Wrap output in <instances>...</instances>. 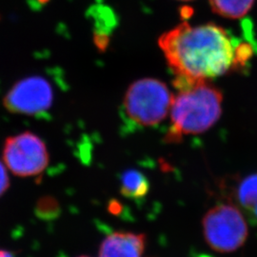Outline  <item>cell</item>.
Returning <instances> with one entry per match:
<instances>
[{"mask_svg":"<svg viewBox=\"0 0 257 257\" xmlns=\"http://www.w3.org/2000/svg\"><path fill=\"white\" fill-rule=\"evenodd\" d=\"M158 45L178 77L208 80L237 69L239 44L215 24L182 22L159 37Z\"/></svg>","mask_w":257,"mask_h":257,"instance_id":"6da1fadb","label":"cell"},{"mask_svg":"<svg viewBox=\"0 0 257 257\" xmlns=\"http://www.w3.org/2000/svg\"><path fill=\"white\" fill-rule=\"evenodd\" d=\"M179 91L171 107L172 127L166 138L176 142L183 136L201 134L213 126L222 111V93L208 80L175 77Z\"/></svg>","mask_w":257,"mask_h":257,"instance_id":"7a4b0ae2","label":"cell"},{"mask_svg":"<svg viewBox=\"0 0 257 257\" xmlns=\"http://www.w3.org/2000/svg\"><path fill=\"white\" fill-rule=\"evenodd\" d=\"M173 99L165 83L155 78H142L130 85L123 103L131 119L138 125L151 127L165 119Z\"/></svg>","mask_w":257,"mask_h":257,"instance_id":"3957f363","label":"cell"},{"mask_svg":"<svg viewBox=\"0 0 257 257\" xmlns=\"http://www.w3.org/2000/svg\"><path fill=\"white\" fill-rule=\"evenodd\" d=\"M202 226L206 243L216 252H233L248 239L246 218L233 203H221L212 207L204 215Z\"/></svg>","mask_w":257,"mask_h":257,"instance_id":"277c9868","label":"cell"},{"mask_svg":"<svg viewBox=\"0 0 257 257\" xmlns=\"http://www.w3.org/2000/svg\"><path fill=\"white\" fill-rule=\"evenodd\" d=\"M2 155L7 169L19 177L40 175L45 171L50 161L46 144L31 132L7 138Z\"/></svg>","mask_w":257,"mask_h":257,"instance_id":"5b68a950","label":"cell"},{"mask_svg":"<svg viewBox=\"0 0 257 257\" xmlns=\"http://www.w3.org/2000/svg\"><path fill=\"white\" fill-rule=\"evenodd\" d=\"M53 101L51 83L41 76H30L19 80L10 89L3 104L12 113L35 115L49 110Z\"/></svg>","mask_w":257,"mask_h":257,"instance_id":"8992f818","label":"cell"},{"mask_svg":"<svg viewBox=\"0 0 257 257\" xmlns=\"http://www.w3.org/2000/svg\"><path fill=\"white\" fill-rule=\"evenodd\" d=\"M146 236L127 231H115L103 240L99 257H142Z\"/></svg>","mask_w":257,"mask_h":257,"instance_id":"52a82bcc","label":"cell"},{"mask_svg":"<svg viewBox=\"0 0 257 257\" xmlns=\"http://www.w3.org/2000/svg\"><path fill=\"white\" fill-rule=\"evenodd\" d=\"M232 196L234 205L241 208L248 220L257 224V174L242 178L235 185Z\"/></svg>","mask_w":257,"mask_h":257,"instance_id":"ba28073f","label":"cell"},{"mask_svg":"<svg viewBox=\"0 0 257 257\" xmlns=\"http://www.w3.org/2000/svg\"><path fill=\"white\" fill-rule=\"evenodd\" d=\"M150 191L147 177L138 170H128L120 179V193L130 199H141Z\"/></svg>","mask_w":257,"mask_h":257,"instance_id":"9c48e42d","label":"cell"},{"mask_svg":"<svg viewBox=\"0 0 257 257\" xmlns=\"http://www.w3.org/2000/svg\"><path fill=\"white\" fill-rule=\"evenodd\" d=\"M211 9L223 18L236 19L245 17L255 0H209Z\"/></svg>","mask_w":257,"mask_h":257,"instance_id":"30bf717a","label":"cell"},{"mask_svg":"<svg viewBox=\"0 0 257 257\" xmlns=\"http://www.w3.org/2000/svg\"><path fill=\"white\" fill-rule=\"evenodd\" d=\"M59 204L53 197L45 196L37 202L36 214L42 220H54L59 216Z\"/></svg>","mask_w":257,"mask_h":257,"instance_id":"8fae6325","label":"cell"},{"mask_svg":"<svg viewBox=\"0 0 257 257\" xmlns=\"http://www.w3.org/2000/svg\"><path fill=\"white\" fill-rule=\"evenodd\" d=\"M7 167L0 160V197L7 192L10 187V178Z\"/></svg>","mask_w":257,"mask_h":257,"instance_id":"7c38bea8","label":"cell"},{"mask_svg":"<svg viewBox=\"0 0 257 257\" xmlns=\"http://www.w3.org/2000/svg\"><path fill=\"white\" fill-rule=\"evenodd\" d=\"M109 211L112 214H118L121 211V205L117 201H111L109 205Z\"/></svg>","mask_w":257,"mask_h":257,"instance_id":"4fadbf2b","label":"cell"},{"mask_svg":"<svg viewBox=\"0 0 257 257\" xmlns=\"http://www.w3.org/2000/svg\"><path fill=\"white\" fill-rule=\"evenodd\" d=\"M0 257H14L12 253H10L9 251L6 250H1L0 249Z\"/></svg>","mask_w":257,"mask_h":257,"instance_id":"5bb4252c","label":"cell"},{"mask_svg":"<svg viewBox=\"0 0 257 257\" xmlns=\"http://www.w3.org/2000/svg\"><path fill=\"white\" fill-rule=\"evenodd\" d=\"M78 257H89V256H86V255H82V256H78Z\"/></svg>","mask_w":257,"mask_h":257,"instance_id":"9a60e30c","label":"cell"},{"mask_svg":"<svg viewBox=\"0 0 257 257\" xmlns=\"http://www.w3.org/2000/svg\"><path fill=\"white\" fill-rule=\"evenodd\" d=\"M181 1H190V0H181Z\"/></svg>","mask_w":257,"mask_h":257,"instance_id":"2e32d148","label":"cell"}]
</instances>
